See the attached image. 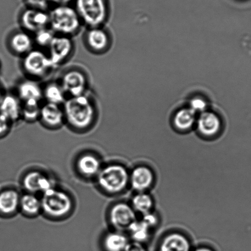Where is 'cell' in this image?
I'll use <instances>...</instances> for the list:
<instances>
[{
    "label": "cell",
    "mask_w": 251,
    "mask_h": 251,
    "mask_svg": "<svg viewBox=\"0 0 251 251\" xmlns=\"http://www.w3.org/2000/svg\"><path fill=\"white\" fill-rule=\"evenodd\" d=\"M62 107L65 123L75 130H84L91 127L98 116L96 102L88 93L68 97Z\"/></svg>",
    "instance_id": "cell-1"
},
{
    "label": "cell",
    "mask_w": 251,
    "mask_h": 251,
    "mask_svg": "<svg viewBox=\"0 0 251 251\" xmlns=\"http://www.w3.org/2000/svg\"><path fill=\"white\" fill-rule=\"evenodd\" d=\"M50 28L56 35H76L82 26L81 21L72 4L54 5L49 10Z\"/></svg>",
    "instance_id": "cell-2"
},
{
    "label": "cell",
    "mask_w": 251,
    "mask_h": 251,
    "mask_svg": "<svg viewBox=\"0 0 251 251\" xmlns=\"http://www.w3.org/2000/svg\"><path fill=\"white\" fill-rule=\"evenodd\" d=\"M74 6L83 25L103 26L109 14L108 0H75Z\"/></svg>",
    "instance_id": "cell-3"
},
{
    "label": "cell",
    "mask_w": 251,
    "mask_h": 251,
    "mask_svg": "<svg viewBox=\"0 0 251 251\" xmlns=\"http://www.w3.org/2000/svg\"><path fill=\"white\" fill-rule=\"evenodd\" d=\"M21 67L28 78L38 80L46 76L55 68L47 52L40 48H34L23 56Z\"/></svg>",
    "instance_id": "cell-4"
},
{
    "label": "cell",
    "mask_w": 251,
    "mask_h": 251,
    "mask_svg": "<svg viewBox=\"0 0 251 251\" xmlns=\"http://www.w3.org/2000/svg\"><path fill=\"white\" fill-rule=\"evenodd\" d=\"M130 182V174L123 165L106 166L98 174L99 186L109 193L116 194L123 191Z\"/></svg>",
    "instance_id": "cell-5"
},
{
    "label": "cell",
    "mask_w": 251,
    "mask_h": 251,
    "mask_svg": "<svg viewBox=\"0 0 251 251\" xmlns=\"http://www.w3.org/2000/svg\"><path fill=\"white\" fill-rule=\"evenodd\" d=\"M41 203V209L45 213L55 218L66 215L72 207V202L68 195L55 187L43 193Z\"/></svg>",
    "instance_id": "cell-6"
},
{
    "label": "cell",
    "mask_w": 251,
    "mask_h": 251,
    "mask_svg": "<svg viewBox=\"0 0 251 251\" xmlns=\"http://www.w3.org/2000/svg\"><path fill=\"white\" fill-rule=\"evenodd\" d=\"M67 97L88 93L89 79L84 71L77 68H69L62 73L58 80Z\"/></svg>",
    "instance_id": "cell-7"
},
{
    "label": "cell",
    "mask_w": 251,
    "mask_h": 251,
    "mask_svg": "<svg viewBox=\"0 0 251 251\" xmlns=\"http://www.w3.org/2000/svg\"><path fill=\"white\" fill-rule=\"evenodd\" d=\"M19 24L23 30L31 35L50 27L49 11L26 7L19 15Z\"/></svg>",
    "instance_id": "cell-8"
},
{
    "label": "cell",
    "mask_w": 251,
    "mask_h": 251,
    "mask_svg": "<svg viewBox=\"0 0 251 251\" xmlns=\"http://www.w3.org/2000/svg\"><path fill=\"white\" fill-rule=\"evenodd\" d=\"M75 45L72 37L55 35L48 48V54L56 68L64 63L74 52Z\"/></svg>",
    "instance_id": "cell-9"
},
{
    "label": "cell",
    "mask_w": 251,
    "mask_h": 251,
    "mask_svg": "<svg viewBox=\"0 0 251 251\" xmlns=\"http://www.w3.org/2000/svg\"><path fill=\"white\" fill-rule=\"evenodd\" d=\"M111 38L103 26L87 28L84 35V43L91 52L101 54L107 52L111 46Z\"/></svg>",
    "instance_id": "cell-10"
},
{
    "label": "cell",
    "mask_w": 251,
    "mask_h": 251,
    "mask_svg": "<svg viewBox=\"0 0 251 251\" xmlns=\"http://www.w3.org/2000/svg\"><path fill=\"white\" fill-rule=\"evenodd\" d=\"M109 219L114 227L118 230L128 229L136 220V213L132 206L128 204L119 203L111 208Z\"/></svg>",
    "instance_id": "cell-11"
},
{
    "label": "cell",
    "mask_w": 251,
    "mask_h": 251,
    "mask_svg": "<svg viewBox=\"0 0 251 251\" xmlns=\"http://www.w3.org/2000/svg\"><path fill=\"white\" fill-rule=\"evenodd\" d=\"M39 121L49 128L60 127L65 123L62 105L43 102L41 106Z\"/></svg>",
    "instance_id": "cell-12"
},
{
    "label": "cell",
    "mask_w": 251,
    "mask_h": 251,
    "mask_svg": "<svg viewBox=\"0 0 251 251\" xmlns=\"http://www.w3.org/2000/svg\"><path fill=\"white\" fill-rule=\"evenodd\" d=\"M33 35L21 29L11 34L8 39V46L14 55L23 57L34 49Z\"/></svg>",
    "instance_id": "cell-13"
},
{
    "label": "cell",
    "mask_w": 251,
    "mask_h": 251,
    "mask_svg": "<svg viewBox=\"0 0 251 251\" xmlns=\"http://www.w3.org/2000/svg\"><path fill=\"white\" fill-rule=\"evenodd\" d=\"M16 94L21 102H42L43 86L38 80L26 78L21 80L17 87Z\"/></svg>",
    "instance_id": "cell-14"
},
{
    "label": "cell",
    "mask_w": 251,
    "mask_h": 251,
    "mask_svg": "<svg viewBox=\"0 0 251 251\" xmlns=\"http://www.w3.org/2000/svg\"><path fill=\"white\" fill-rule=\"evenodd\" d=\"M197 130L202 136L207 138L216 136L220 132L222 123L220 118L216 114L204 111L197 119Z\"/></svg>",
    "instance_id": "cell-15"
},
{
    "label": "cell",
    "mask_w": 251,
    "mask_h": 251,
    "mask_svg": "<svg viewBox=\"0 0 251 251\" xmlns=\"http://www.w3.org/2000/svg\"><path fill=\"white\" fill-rule=\"evenodd\" d=\"M154 182V175L152 170L146 166H138L130 174L131 187L138 192H145L150 189Z\"/></svg>",
    "instance_id": "cell-16"
},
{
    "label": "cell",
    "mask_w": 251,
    "mask_h": 251,
    "mask_svg": "<svg viewBox=\"0 0 251 251\" xmlns=\"http://www.w3.org/2000/svg\"><path fill=\"white\" fill-rule=\"evenodd\" d=\"M23 184L24 188L30 193L42 192L43 194L55 187L52 179L39 172H31L26 174Z\"/></svg>",
    "instance_id": "cell-17"
},
{
    "label": "cell",
    "mask_w": 251,
    "mask_h": 251,
    "mask_svg": "<svg viewBox=\"0 0 251 251\" xmlns=\"http://www.w3.org/2000/svg\"><path fill=\"white\" fill-rule=\"evenodd\" d=\"M22 102L16 93L4 94L0 100V113L12 123L21 119Z\"/></svg>",
    "instance_id": "cell-18"
},
{
    "label": "cell",
    "mask_w": 251,
    "mask_h": 251,
    "mask_svg": "<svg viewBox=\"0 0 251 251\" xmlns=\"http://www.w3.org/2000/svg\"><path fill=\"white\" fill-rule=\"evenodd\" d=\"M191 243L186 236L177 232L169 234L163 238L158 251H191Z\"/></svg>",
    "instance_id": "cell-19"
},
{
    "label": "cell",
    "mask_w": 251,
    "mask_h": 251,
    "mask_svg": "<svg viewBox=\"0 0 251 251\" xmlns=\"http://www.w3.org/2000/svg\"><path fill=\"white\" fill-rule=\"evenodd\" d=\"M43 100L48 103L63 105L68 98L59 81H51L43 86Z\"/></svg>",
    "instance_id": "cell-20"
},
{
    "label": "cell",
    "mask_w": 251,
    "mask_h": 251,
    "mask_svg": "<svg viewBox=\"0 0 251 251\" xmlns=\"http://www.w3.org/2000/svg\"><path fill=\"white\" fill-rule=\"evenodd\" d=\"M77 166L80 174L86 176L98 175L101 170V164L98 158L93 155L86 154L78 159Z\"/></svg>",
    "instance_id": "cell-21"
},
{
    "label": "cell",
    "mask_w": 251,
    "mask_h": 251,
    "mask_svg": "<svg viewBox=\"0 0 251 251\" xmlns=\"http://www.w3.org/2000/svg\"><path fill=\"white\" fill-rule=\"evenodd\" d=\"M196 121V113L191 109L184 108L175 114L174 125L180 131H187L191 130Z\"/></svg>",
    "instance_id": "cell-22"
},
{
    "label": "cell",
    "mask_w": 251,
    "mask_h": 251,
    "mask_svg": "<svg viewBox=\"0 0 251 251\" xmlns=\"http://www.w3.org/2000/svg\"><path fill=\"white\" fill-rule=\"evenodd\" d=\"M21 197L13 190H6L0 193V213L9 214L17 210Z\"/></svg>",
    "instance_id": "cell-23"
},
{
    "label": "cell",
    "mask_w": 251,
    "mask_h": 251,
    "mask_svg": "<svg viewBox=\"0 0 251 251\" xmlns=\"http://www.w3.org/2000/svg\"><path fill=\"white\" fill-rule=\"evenodd\" d=\"M128 243L127 238L124 234L113 232L105 236L104 246L107 251H124Z\"/></svg>",
    "instance_id": "cell-24"
},
{
    "label": "cell",
    "mask_w": 251,
    "mask_h": 251,
    "mask_svg": "<svg viewBox=\"0 0 251 251\" xmlns=\"http://www.w3.org/2000/svg\"><path fill=\"white\" fill-rule=\"evenodd\" d=\"M131 206L134 210L141 214H147L152 211L153 201L152 197L145 192H138L133 197Z\"/></svg>",
    "instance_id": "cell-25"
},
{
    "label": "cell",
    "mask_w": 251,
    "mask_h": 251,
    "mask_svg": "<svg viewBox=\"0 0 251 251\" xmlns=\"http://www.w3.org/2000/svg\"><path fill=\"white\" fill-rule=\"evenodd\" d=\"M42 102H22L21 119L33 123L39 120Z\"/></svg>",
    "instance_id": "cell-26"
},
{
    "label": "cell",
    "mask_w": 251,
    "mask_h": 251,
    "mask_svg": "<svg viewBox=\"0 0 251 251\" xmlns=\"http://www.w3.org/2000/svg\"><path fill=\"white\" fill-rule=\"evenodd\" d=\"M127 230L130 232L133 241L143 243L148 240L151 228L142 221L136 220L129 226Z\"/></svg>",
    "instance_id": "cell-27"
},
{
    "label": "cell",
    "mask_w": 251,
    "mask_h": 251,
    "mask_svg": "<svg viewBox=\"0 0 251 251\" xmlns=\"http://www.w3.org/2000/svg\"><path fill=\"white\" fill-rule=\"evenodd\" d=\"M19 206L24 212L30 215H35L42 209L41 201L32 194H25L21 197Z\"/></svg>",
    "instance_id": "cell-28"
},
{
    "label": "cell",
    "mask_w": 251,
    "mask_h": 251,
    "mask_svg": "<svg viewBox=\"0 0 251 251\" xmlns=\"http://www.w3.org/2000/svg\"><path fill=\"white\" fill-rule=\"evenodd\" d=\"M56 34L50 27L46 28L33 34L34 43L40 49H48Z\"/></svg>",
    "instance_id": "cell-29"
},
{
    "label": "cell",
    "mask_w": 251,
    "mask_h": 251,
    "mask_svg": "<svg viewBox=\"0 0 251 251\" xmlns=\"http://www.w3.org/2000/svg\"><path fill=\"white\" fill-rule=\"evenodd\" d=\"M26 7L49 11L53 6L52 0H24Z\"/></svg>",
    "instance_id": "cell-30"
},
{
    "label": "cell",
    "mask_w": 251,
    "mask_h": 251,
    "mask_svg": "<svg viewBox=\"0 0 251 251\" xmlns=\"http://www.w3.org/2000/svg\"><path fill=\"white\" fill-rule=\"evenodd\" d=\"M208 104L205 100L201 97H195L192 100L190 103V109L195 113H203L206 111Z\"/></svg>",
    "instance_id": "cell-31"
},
{
    "label": "cell",
    "mask_w": 251,
    "mask_h": 251,
    "mask_svg": "<svg viewBox=\"0 0 251 251\" xmlns=\"http://www.w3.org/2000/svg\"><path fill=\"white\" fill-rule=\"evenodd\" d=\"M141 221L145 223L151 229L154 227L158 224V217L152 211L147 214H143Z\"/></svg>",
    "instance_id": "cell-32"
},
{
    "label": "cell",
    "mask_w": 251,
    "mask_h": 251,
    "mask_svg": "<svg viewBox=\"0 0 251 251\" xmlns=\"http://www.w3.org/2000/svg\"><path fill=\"white\" fill-rule=\"evenodd\" d=\"M12 124L8 118L0 113V136L4 135L8 132Z\"/></svg>",
    "instance_id": "cell-33"
},
{
    "label": "cell",
    "mask_w": 251,
    "mask_h": 251,
    "mask_svg": "<svg viewBox=\"0 0 251 251\" xmlns=\"http://www.w3.org/2000/svg\"><path fill=\"white\" fill-rule=\"evenodd\" d=\"M124 251H146V250L143 243L133 241V242L128 243Z\"/></svg>",
    "instance_id": "cell-34"
},
{
    "label": "cell",
    "mask_w": 251,
    "mask_h": 251,
    "mask_svg": "<svg viewBox=\"0 0 251 251\" xmlns=\"http://www.w3.org/2000/svg\"><path fill=\"white\" fill-rule=\"evenodd\" d=\"M75 0H52L53 6L68 5L74 3Z\"/></svg>",
    "instance_id": "cell-35"
},
{
    "label": "cell",
    "mask_w": 251,
    "mask_h": 251,
    "mask_svg": "<svg viewBox=\"0 0 251 251\" xmlns=\"http://www.w3.org/2000/svg\"><path fill=\"white\" fill-rule=\"evenodd\" d=\"M194 251H214L211 249L203 246V247H199L197 248Z\"/></svg>",
    "instance_id": "cell-36"
},
{
    "label": "cell",
    "mask_w": 251,
    "mask_h": 251,
    "mask_svg": "<svg viewBox=\"0 0 251 251\" xmlns=\"http://www.w3.org/2000/svg\"><path fill=\"white\" fill-rule=\"evenodd\" d=\"M3 89L1 88V86H0V100H1L2 97L4 96Z\"/></svg>",
    "instance_id": "cell-37"
}]
</instances>
